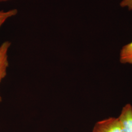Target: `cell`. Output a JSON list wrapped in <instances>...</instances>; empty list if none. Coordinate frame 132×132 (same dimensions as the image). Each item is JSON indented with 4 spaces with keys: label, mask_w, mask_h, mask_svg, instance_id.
<instances>
[{
    "label": "cell",
    "mask_w": 132,
    "mask_h": 132,
    "mask_svg": "<svg viewBox=\"0 0 132 132\" xmlns=\"http://www.w3.org/2000/svg\"><path fill=\"white\" fill-rule=\"evenodd\" d=\"M120 5L122 7L127 6L129 10H132V0H122L120 3Z\"/></svg>",
    "instance_id": "6"
},
{
    "label": "cell",
    "mask_w": 132,
    "mask_h": 132,
    "mask_svg": "<svg viewBox=\"0 0 132 132\" xmlns=\"http://www.w3.org/2000/svg\"><path fill=\"white\" fill-rule=\"evenodd\" d=\"M11 46V42L6 41L0 46V83L6 76L7 69L9 67L8 52ZM2 98L0 95V102Z\"/></svg>",
    "instance_id": "2"
},
{
    "label": "cell",
    "mask_w": 132,
    "mask_h": 132,
    "mask_svg": "<svg viewBox=\"0 0 132 132\" xmlns=\"http://www.w3.org/2000/svg\"><path fill=\"white\" fill-rule=\"evenodd\" d=\"M92 132H122L118 118H110L95 124Z\"/></svg>",
    "instance_id": "1"
},
{
    "label": "cell",
    "mask_w": 132,
    "mask_h": 132,
    "mask_svg": "<svg viewBox=\"0 0 132 132\" xmlns=\"http://www.w3.org/2000/svg\"><path fill=\"white\" fill-rule=\"evenodd\" d=\"M122 132H132V106L128 104L123 108L118 118Z\"/></svg>",
    "instance_id": "3"
},
{
    "label": "cell",
    "mask_w": 132,
    "mask_h": 132,
    "mask_svg": "<svg viewBox=\"0 0 132 132\" xmlns=\"http://www.w3.org/2000/svg\"><path fill=\"white\" fill-rule=\"evenodd\" d=\"M18 11L17 9H11L8 10H0V28L5 22L10 18L15 16Z\"/></svg>",
    "instance_id": "5"
},
{
    "label": "cell",
    "mask_w": 132,
    "mask_h": 132,
    "mask_svg": "<svg viewBox=\"0 0 132 132\" xmlns=\"http://www.w3.org/2000/svg\"><path fill=\"white\" fill-rule=\"evenodd\" d=\"M12 1V0H0V3L7 2H9V1Z\"/></svg>",
    "instance_id": "7"
},
{
    "label": "cell",
    "mask_w": 132,
    "mask_h": 132,
    "mask_svg": "<svg viewBox=\"0 0 132 132\" xmlns=\"http://www.w3.org/2000/svg\"><path fill=\"white\" fill-rule=\"evenodd\" d=\"M120 61L123 64H132V42L124 46L121 49Z\"/></svg>",
    "instance_id": "4"
}]
</instances>
